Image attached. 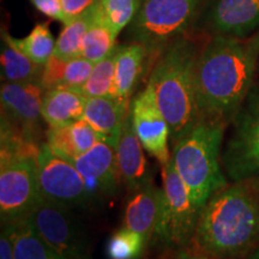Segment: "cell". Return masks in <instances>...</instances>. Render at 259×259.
<instances>
[{
  "label": "cell",
  "instance_id": "cell-1",
  "mask_svg": "<svg viewBox=\"0 0 259 259\" xmlns=\"http://www.w3.org/2000/svg\"><path fill=\"white\" fill-rule=\"evenodd\" d=\"M259 67L257 40L212 35L196 63L200 119L231 124L254 85Z\"/></svg>",
  "mask_w": 259,
  "mask_h": 259
},
{
  "label": "cell",
  "instance_id": "cell-2",
  "mask_svg": "<svg viewBox=\"0 0 259 259\" xmlns=\"http://www.w3.org/2000/svg\"><path fill=\"white\" fill-rule=\"evenodd\" d=\"M259 242V199L252 180L215 192L204 206L192 245L213 259H241Z\"/></svg>",
  "mask_w": 259,
  "mask_h": 259
},
{
  "label": "cell",
  "instance_id": "cell-3",
  "mask_svg": "<svg viewBox=\"0 0 259 259\" xmlns=\"http://www.w3.org/2000/svg\"><path fill=\"white\" fill-rule=\"evenodd\" d=\"M198 54L193 41L181 37L160 54L149 78L173 145L200 120L194 78Z\"/></svg>",
  "mask_w": 259,
  "mask_h": 259
},
{
  "label": "cell",
  "instance_id": "cell-4",
  "mask_svg": "<svg viewBox=\"0 0 259 259\" xmlns=\"http://www.w3.org/2000/svg\"><path fill=\"white\" fill-rule=\"evenodd\" d=\"M226 127L220 121L200 119L173 145L170 160L200 211L212 194L227 185L222 167Z\"/></svg>",
  "mask_w": 259,
  "mask_h": 259
},
{
  "label": "cell",
  "instance_id": "cell-5",
  "mask_svg": "<svg viewBox=\"0 0 259 259\" xmlns=\"http://www.w3.org/2000/svg\"><path fill=\"white\" fill-rule=\"evenodd\" d=\"M205 0H141L130 23L132 42L143 45L148 53L162 52L186 34L198 19Z\"/></svg>",
  "mask_w": 259,
  "mask_h": 259
},
{
  "label": "cell",
  "instance_id": "cell-6",
  "mask_svg": "<svg viewBox=\"0 0 259 259\" xmlns=\"http://www.w3.org/2000/svg\"><path fill=\"white\" fill-rule=\"evenodd\" d=\"M200 213L170 160L162 166V208L151 240L177 251L192 245Z\"/></svg>",
  "mask_w": 259,
  "mask_h": 259
},
{
  "label": "cell",
  "instance_id": "cell-7",
  "mask_svg": "<svg viewBox=\"0 0 259 259\" xmlns=\"http://www.w3.org/2000/svg\"><path fill=\"white\" fill-rule=\"evenodd\" d=\"M222 167L233 183L259 178V85H253L232 122Z\"/></svg>",
  "mask_w": 259,
  "mask_h": 259
},
{
  "label": "cell",
  "instance_id": "cell-8",
  "mask_svg": "<svg viewBox=\"0 0 259 259\" xmlns=\"http://www.w3.org/2000/svg\"><path fill=\"white\" fill-rule=\"evenodd\" d=\"M41 200L37 156L0 160L2 223H15L28 219Z\"/></svg>",
  "mask_w": 259,
  "mask_h": 259
},
{
  "label": "cell",
  "instance_id": "cell-9",
  "mask_svg": "<svg viewBox=\"0 0 259 259\" xmlns=\"http://www.w3.org/2000/svg\"><path fill=\"white\" fill-rule=\"evenodd\" d=\"M38 186L42 199L69 209L92 204L83 177L72 162L54 153L44 142L37 155Z\"/></svg>",
  "mask_w": 259,
  "mask_h": 259
},
{
  "label": "cell",
  "instance_id": "cell-10",
  "mask_svg": "<svg viewBox=\"0 0 259 259\" xmlns=\"http://www.w3.org/2000/svg\"><path fill=\"white\" fill-rule=\"evenodd\" d=\"M27 221L65 259H90V246L71 209L42 199Z\"/></svg>",
  "mask_w": 259,
  "mask_h": 259
},
{
  "label": "cell",
  "instance_id": "cell-11",
  "mask_svg": "<svg viewBox=\"0 0 259 259\" xmlns=\"http://www.w3.org/2000/svg\"><path fill=\"white\" fill-rule=\"evenodd\" d=\"M46 90L40 82L3 83L0 89L2 120L41 143L42 101Z\"/></svg>",
  "mask_w": 259,
  "mask_h": 259
},
{
  "label": "cell",
  "instance_id": "cell-12",
  "mask_svg": "<svg viewBox=\"0 0 259 259\" xmlns=\"http://www.w3.org/2000/svg\"><path fill=\"white\" fill-rule=\"evenodd\" d=\"M130 114L136 135L144 150L153 155L161 166L167 164L171 158L168 148V141L170 139L169 125L162 114L154 90L149 84L134 99Z\"/></svg>",
  "mask_w": 259,
  "mask_h": 259
},
{
  "label": "cell",
  "instance_id": "cell-13",
  "mask_svg": "<svg viewBox=\"0 0 259 259\" xmlns=\"http://www.w3.org/2000/svg\"><path fill=\"white\" fill-rule=\"evenodd\" d=\"M198 19L211 35L246 38L259 29V0H205Z\"/></svg>",
  "mask_w": 259,
  "mask_h": 259
},
{
  "label": "cell",
  "instance_id": "cell-14",
  "mask_svg": "<svg viewBox=\"0 0 259 259\" xmlns=\"http://www.w3.org/2000/svg\"><path fill=\"white\" fill-rule=\"evenodd\" d=\"M83 177L92 202L113 196L121 181L116 149L106 142L99 143L78 155L67 158Z\"/></svg>",
  "mask_w": 259,
  "mask_h": 259
},
{
  "label": "cell",
  "instance_id": "cell-15",
  "mask_svg": "<svg viewBox=\"0 0 259 259\" xmlns=\"http://www.w3.org/2000/svg\"><path fill=\"white\" fill-rule=\"evenodd\" d=\"M143 149L132 125L131 114L128 113L122 126L120 141L116 147V160L121 181L130 192L151 181L150 168Z\"/></svg>",
  "mask_w": 259,
  "mask_h": 259
},
{
  "label": "cell",
  "instance_id": "cell-16",
  "mask_svg": "<svg viewBox=\"0 0 259 259\" xmlns=\"http://www.w3.org/2000/svg\"><path fill=\"white\" fill-rule=\"evenodd\" d=\"M130 108V103L113 96L88 97L83 119L93 126L101 141L116 149Z\"/></svg>",
  "mask_w": 259,
  "mask_h": 259
},
{
  "label": "cell",
  "instance_id": "cell-17",
  "mask_svg": "<svg viewBox=\"0 0 259 259\" xmlns=\"http://www.w3.org/2000/svg\"><path fill=\"white\" fill-rule=\"evenodd\" d=\"M162 208V187L153 181L131 192L126 203L124 226L143 234L149 241L153 239Z\"/></svg>",
  "mask_w": 259,
  "mask_h": 259
},
{
  "label": "cell",
  "instance_id": "cell-18",
  "mask_svg": "<svg viewBox=\"0 0 259 259\" xmlns=\"http://www.w3.org/2000/svg\"><path fill=\"white\" fill-rule=\"evenodd\" d=\"M87 99L82 88L60 87L46 90L42 101V119L50 127L83 119Z\"/></svg>",
  "mask_w": 259,
  "mask_h": 259
},
{
  "label": "cell",
  "instance_id": "cell-19",
  "mask_svg": "<svg viewBox=\"0 0 259 259\" xmlns=\"http://www.w3.org/2000/svg\"><path fill=\"white\" fill-rule=\"evenodd\" d=\"M148 52L143 45L131 42L116 48L115 94L116 99L130 103V97L137 85Z\"/></svg>",
  "mask_w": 259,
  "mask_h": 259
},
{
  "label": "cell",
  "instance_id": "cell-20",
  "mask_svg": "<svg viewBox=\"0 0 259 259\" xmlns=\"http://www.w3.org/2000/svg\"><path fill=\"white\" fill-rule=\"evenodd\" d=\"M2 36L6 44L17 48L28 58H30L34 63L41 66H44L53 57L54 50H56L57 40L52 34L50 24L47 22H42L35 25L25 37H12L5 31L2 32Z\"/></svg>",
  "mask_w": 259,
  "mask_h": 259
},
{
  "label": "cell",
  "instance_id": "cell-21",
  "mask_svg": "<svg viewBox=\"0 0 259 259\" xmlns=\"http://www.w3.org/2000/svg\"><path fill=\"white\" fill-rule=\"evenodd\" d=\"M12 225L15 259H65L41 238L27 220Z\"/></svg>",
  "mask_w": 259,
  "mask_h": 259
},
{
  "label": "cell",
  "instance_id": "cell-22",
  "mask_svg": "<svg viewBox=\"0 0 259 259\" xmlns=\"http://www.w3.org/2000/svg\"><path fill=\"white\" fill-rule=\"evenodd\" d=\"M2 79L8 83L38 82L44 66L34 63L24 53L6 44H2Z\"/></svg>",
  "mask_w": 259,
  "mask_h": 259
},
{
  "label": "cell",
  "instance_id": "cell-23",
  "mask_svg": "<svg viewBox=\"0 0 259 259\" xmlns=\"http://www.w3.org/2000/svg\"><path fill=\"white\" fill-rule=\"evenodd\" d=\"M94 9L88 14L64 24L63 30H61L59 37L57 38L53 56L65 60L80 57L84 36L94 19Z\"/></svg>",
  "mask_w": 259,
  "mask_h": 259
},
{
  "label": "cell",
  "instance_id": "cell-24",
  "mask_svg": "<svg viewBox=\"0 0 259 259\" xmlns=\"http://www.w3.org/2000/svg\"><path fill=\"white\" fill-rule=\"evenodd\" d=\"M116 36L118 35L108 25L94 17L92 24L84 36L80 57L93 64L103 60L116 47Z\"/></svg>",
  "mask_w": 259,
  "mask_h": 259
},
{
  "label": "cell",
  "instance_id": "cell-25",
  "mask_svg": "<svg viewBox=\"0 0 259 259\" xmlns=\"http://www.w3.org/2000/svg\"><path fill=\"white\" fill-rule=\"evenodd\" d=\"M141 0H100L94 17L108 25L116 35L134 21Z\"/></svg>",
  "mask_w": 259,
  "mask_h": 259
},
{
  "label": "cell",
  "instance_id": "cell-26",
  "mask_svg": "<svg viewBox=\"0 0 259 259\" xmlns=\"http://www.w3.org/2000/svg\"><path fill=\"white\" fill-rule=\"evenodd\" d=\"M116 46L114 51L105 59L94 64L93 71L88 80L82 87L84 95L87 97L113 96L115 94V59Z\"/></svg>",
  "mask_w": 259,
  "mask_h": 259
},
{
  "label": "cell",
  "instance_id": "cell-27",
  "mask_svg": "<svg viewBox=\"0 0 259 259\" xmlns=\"http://www.w3.org/2000/svg\"><path fill=\"white\" fill-rule=\"evenodd\" d=\"M149 240L143 234L127 227L118 229L107 244L108 259H141Z\"/></svg>",
  "mask_w": 259,
  "mask_h": 259
},
{
  "label": "cell",
  "instance_id": "cell-28",
  "mask_svg": "<svg viewBox=\"0 0 259 259\" xmlns=\"http://www.w3.org/2000/svg\"><path fill=\"white\" fill-rule=\"evenodd\" d=\"M94 64L83 57L66 61L64 74V85L71 88H82L92 73Z\"/></svg>",
  "mask_w": 259,
  "mask_h": 259
},
{
  "label": "cell",
  "instance_id": "cell-29",
  "mask_svg": "<svg viewBox=\"0 0 259 259\" xmlns=\"http://www.w3.org/2000/svg\"><path fill=\"white\" fill-rule=\"evenodd\" d=\"M66 61L61 58L53 56L44 65L40 77V84L45 90L60 88L64 85V74Z\"/></svg>",
  "mask_w": 259,
  "mask_h": 259
},
{
  "label": "cell",
  "instance_id": "cell-30",
  "mask_svg": "<svg viewBox=\"0 0 259 259\" xmlns=\"http://www.w3.org/2000/svg\"><path fill=\"white\" fill-rule=\"evenodd\" d=\"M100 0H61V8L65 16V24L67 22L88 14L95 8Z\"/></svg>",
  "mask_w": 259,
  "mask_h": 259
},
{
  "label": "cell",
  "instance_id": "cell-31",
  "mask_svg": "<svg viewBox=\"0 0 259 259\" xmlns=\"http://www.w3.org/2000/svg\"><path fill=\"white\" fill-rule=\"evenodd\" d=\"M29 3L41 14L60 21L63 24L66 22L61 8V0H29Z\"/></svg>",
  "mask_w": 259,
  "mask_h": 259
},
{
  "label": "cell",
  "instance_id": "cell-32",
  "mask_svg": "<svg viewBox=\"0 0 259 259\" xmlns=\"http://www.w3.org/2000/svg\"><path fill=\"white\" fill-rule=\"evenodd\" d=\"M12 231H14V225H12V223H2V234H0V259H15Z\"/></svg>",
  "mask_w": 259,
  "mask_h": 259
},
{
  "label": "cell",
  "instance_id": "cell-33",
  "mask_svg": "<svg viewBox=\"0 0 259 259\" xmlns=\"http://www.w3.org/2000/svg\"><path fill=\"white\" fill-rule=\"evenodd\" d=\"M176 259H213L206 253H204L197 247L192 245L186 246V247L180 248L177 251V258Z\"/></svg>",
  "mask_w": 259,
  "mask_h": 259
},
{
  "label": "cell",
  "instance_id": "cell-34",
  "mask_svg": "<svg viewBox=\"0 0 259 259\" xmlns=\"http://www.w3.org/2000/svg\"><path fill=\"white\" fill-rule=\"evenodd\" d=\"M241 259H259V248H255V250L252 251L251 253H248L246 257Z\"/></svg>",
  "mask_w": 259,
  "mask_h": 259
},
{
  "label": "cell",
  "instance_id": "cell-35",
  "mask_svg": "<svg viewBox=\"0 0 259 259\" xmlns=\"http://www.w3.org/2000/svg\"><path fill=\"white\" fill-rule=\"evenodd\" d=\"M252 183H253V186H254L255 192H257V196L259 199V178H257V179H252Z\"/></svg>",
  "mask_w": 259,
  "mask_h": 259
},
{
  "label": "cell",
  "instance_id": "cell-36",
  "mask_svg": "<svg viewBox=\"0 0 259 259\" xmlns=\"http://www.w3.org/2000/svg\"><path fill=\"white\" fill-rule=\"evenodd\" d=\"M255 40H257V44H258V53H259V35H258V37L255 38Z\"/></svg>",
  "mask_w": 259,
  "mask_h": 259
}]
</instances>
